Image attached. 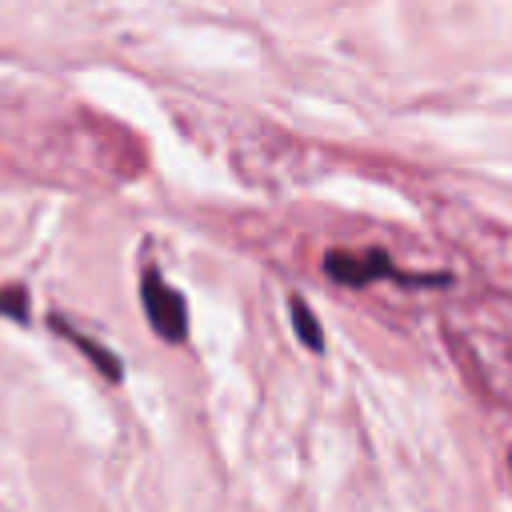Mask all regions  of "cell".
Returning a JSON list of instances; mask_svg holds the SVG:
<instances>
[{"label":"cell","instance_id":"obj_3","mask_svg":"<svg viewBox=\"0 0 512 512\" xmlns=\"http://www.w3.org/2000/svg\"><path fill=\"white\" fill-rule=\"evenodd\" d=\"M52 324H56V328H60V332H64V336H68V340H72V344H76V348H80V352H84V356H88V360H92V364H96V368L108 376V380H120V360H116V356H108V352H104L100 344H92L88 336L72 332L64 320H52Z\"/></svg>","mask_w":512,"mask_h":512},{"label":"cell","instance_id":"obj_5","mask_svg":"<svg viewBox=\"0 0 512 512\" xmlns=\"http://www.w3.org/2000/svg\"><path fill=\"white\" fill-rule=\"evenodd\" d=\"M0 312L24 324V320H28V292H24L20 284H8V288L0 292Z\"/></svg>","mask_w":512,"mask_h":512},{"label":"cell","instance_id":"obj_1","mask_svg":"<svg viewBox=\"0 0 512 512\" xmlns=\"http://www.w3.org/2000/svg\"><path fill=\"white\" fill-rule=\"evenodd\" d=\"M140 304L148 312V324L156 328V336L164 340H184L188 332V308H184V296L176 288H168V280L160 276V268L144 264L140 272Z\"/></svg>","mask_w":512,"mask_h":512},{"label":"cell","instance_id":"obj_2","mask_svg":"<svg viewBox=\"0 0 512 512\" xmlns=\"http://www.w3.org/2000/svg\"><path fill=\"white\" fill-rule=\"evenodd\" d=\"M324 272L332 280L352 284V288H360L368 280H380V276L408 280V284H448V276H408V272H400L380 248H372V252H328L324 256Z\"/></svg>","mask_w":512,"mask_h":512},{"label":"cell","instance_id":"obj_4","mask_svg":"<svg viewBox=\"0 0 512 512\" xmlns=\"http://www.w3.org/2000/svg\"><path fill=\"white\" fill-rule=\"evenodd\" d=\"M288 312H292V328H296V336H300V340H304L312 352H320V348H324V332H320V324H316L312 308H308L300 296H292Z\"/></svg>","mask_w":512,"mask_h":512},{"label":"cell","instance_id":"obj_6","mask_svg":"<svg viewBox=\"0 0 512 512\" xmlns=\"http://www.w3.org/2000/svg\"><path fill=\"white\" fill-rule=\"evenodd\" d=\"M508 464H512V452H508Z\"/></svg>","mask_w":512,"mask_h":512}]
</instances>
